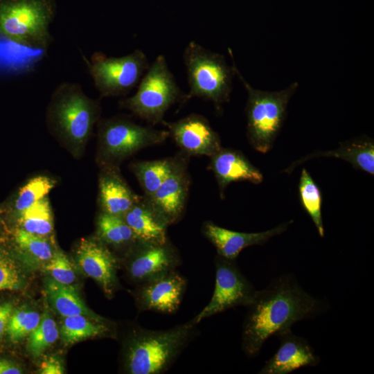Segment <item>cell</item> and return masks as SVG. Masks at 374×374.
<instances>
[{
	"mask_svg": "<svg viewBox=\"0 0 374 374\" xmlns=\"http://www.w3.org/2000/svg\"><path fill=\"white\" fill-rule=\"evenodd\" d=\"M21 368L14 362L0 358V374H21Z\"/></svg>",
	"mask_w": 374,
	"mask_h": 374,
	"instance_id": "d590c367",
	"label": "cell"
},
{
	"mask_svg": "<svg viewBox=\"0 0 374 374\" xmlns=\"http://www.w3.org/2000/svg\"><path fill=\"white\" fill-rule=\"evenodd\" d=\"M45 269L53 279L62 284L71 285L76 278L71 261L66 255L60 250L54 251Z\"/></svg>",
	"mask_w": 374,
	"mask_h": 374,
	"instance_id": "1f68e13d",
	"label": "cell"
},
{
	"mask_svg": "<svg viewBox=\"0 0 374 374\" xmlns=\"http://www.w3.org/2000/svg\"><path fill=\"white\" fill-rule=\"evenodd\" d=\"M299 195L301 204L311 218L320 237L324 236L321 207L322 194L308 171L303 168L299 183Z\"/></svg>",
	"mask_w": 374,
	"mask_h": 374,
	"instance_id": "d4e9b609",
	"label": "cell"
},
{
	"mask_svg": "<svg viewBox=\"0 0 374 374\" xmlns=\"http://www.w3.org/2000/svg\"><path fill=\"white\" fill-rule=\"evenodd\" d=\"M76 258L83 272L100 285L107 297H112L118 285V260L107 245L101 240L82 238L77 247Z\"/></svg>",
	"mask_w": 374,
	"mask_h": 374,
	"instance_id": "5bb4252c",
	"label": "cell"
},
{
	"mask_svg": "<svg viewBox=\"0 0 374 374\" xmlns=\"http://www.w3.org/2000/svg\"><path fill=\"white\" fill-rule=\"evenodd\" d=\"M189 179L186 166L176 161L172 172L154 193L148 198L153 208L169 226L176 222L184 211Z\"/></svg>",
	"mask_w": 374,
	"mask_h": 374,
	"instance_id": "e0dca14e",
	"label": "cell"
},
{
	"mask_svg": "<svg viewBox=\"0 0 374 374\" xmlns=\"http://www.w3.org/2000/svg\"><path fill=\"white\" fill-rule=\"evenodd\" d=\"M99 178L103 212L123 217L140 199L129 188L115 166H105Z\"/></svg>",
	"mask_w": 374,
	"mask_h": 374,
	"instance_id": "d6986e66",
	"label": "cell"
},
{
	"mask_svg": "<svg viewBox=\"0 0 374 374\" xmlns=\"http://www.w3.org/2000/svg\"><path fill=\"white\" fill-rule=\"evenodd\" d=\"M293 222L294 220H291L267 231L245 233L229 230L208 221L204 224L202 231L215 247L217 255L226 259L236 260L246 247L265 244L270 238L286 231Z\"/></svg>",
	"mask_w": 374,
	"mask_h": 374,
	"instance_id": "9a60e30c",
	"label": "cell"
},
{
	"mask_svg": "<svg viewBox=\"0 0 374 374\" xmlns=\"http://www.w3.org/2000/svg\"><path fill=\"white\" fill-rule=\"evenodd\" d=\"M280 344L274 355L258 372L260 374H287L306 366H316L320 357L308 340L290 330L278 336Z\"/></svg>",
	"mask_w": 374,
	"mask_h": 374,
	"instance_id": "2e32d148",
	"label": "cell"
},
{
	"mask_svg": "<svg viewBox=\"0 0 374 374\" xmlns=\"http://www.w3.org/2000/svg\"><path fill=\"white\" fill-rule=\"evenodd\" d=\"M176 159H163L139 161L132 165V171L139 180L146 197H150L172 172Z\"/></svg>",
	"mask_w": 374,
	"mask_h": 374,
	"instance_id": "cb8c5ba5",
	"label": "cell"
},
{
	"mask_svg": "<svg viewBox=\"0 0 374 374\" xmlns=\"http://www.w3.org/2000/svg\"><path fill=\"white\" fill-rule=\"evenodd\" d=\"M210 169L217 179L222 198L224 189L232 182L247 181L260 184L263 175L239 150L221 148L211 157Z\"/></svg>",
	"mask_w": 374,
	"mask_h": 374,
	"instance_id": "ac0fdd59",
	"label": "cell"
},
{
	"mask_svg": "<svg viewBox=\"0 0 374 374\" xmlns=\"http://www.w3.org/2000/svg\"><path fill=\"white\" fill-rule=\"evenodd\" d=\"M127 255V274L139 284L175 270L181 263L177 250L169 241L156 244L137 240Z\"/></svg>",
	"mask_w": 374,
	"mask_h": 374,
	"instance_id": "8fae6325",
	"label": "cell"
},
{
	"mask_svg": "<svg viewBox=\"0 0 374 374\" xmlns=\"http://www.w3.org/2000/svg\"><path fill=\"white\" fill-rule=\"evenodd\" d=\"M98 126L99 154L104 166H115L143 148L163 143L170 136L168 130L119 117L99 120Z\"/></svg>",
	"mask_w": 374,
	"mask_h": 374,
	"instance_id": "ba28073f",
	"label": "cell"
},
{
	"mask_svg": "<svg viewBox=\"0 0 374 374\" xmlns=\"http://www.w3.org/2000/svg\"><path fill=\"white\" fill-rule=\"evenodd\" d=\"M184 151L193 155L212 157L221 148L218 134L204 116L192 114L175 122L162 123Z\"/></svg>",
	"mask_w": 374,
	"mask_h": 374,
	"instance_id": "4fadbf2b",
	"label": "cell"
},
{
	"mask_svg": "<svg viewBox=\"0 0 374 374\" xmlns=\"http://www.w3.org/2000/svg\"><path fill=\"white\" fill-rule=\"evenodd\" d=\"M247 308L241 346L252 358L270 337L291 330L296 322L323 314L328 303L306 292L293 274H284L273 278L265 289L257 290Z\"/></svg>",
	"mask_w": 374,
	"mask_h": 374,
	"instance_id": "6da1fadb",
	"label": "cell"
},
{
	"mask_svg": "<svg viewBox=\"0 0 374 374\" xmlns=\"http://www.w3.org/2000/svg\"><path fill=\"white\" fill-rule=\"evenodd\" d=\"M85 62L101 97L127 94L139 84L150 66L145 53L140 49L121 57L96 52Z\"/></svg>",
	"mask_w": 374,
	"mask_h": 374,
	"instance_id": "9c48e42d",
	"label": "cell"
},
{
	"mask_svg": "<svg viewBox=\"0 0 374 374\" xmlns=\"http://www.w3.org/2000/svg\"><path fill=\"white\" fill-rule=\"evenodd\" d=\"M194 317L166 330L136 327L125 344L124 368L130 374H161L168 371L197 335Z\"/></svg>",
	"mask_w": 374,
	"mask_h": 374,
	"instance_id": "7a4b0ae2",
	"label": "cell"
},
{
	"mask_svg": "<svg viewBox=\"0 0 374 374\" xmlns=\"http://www.w3.org/2000/svg\"><path fill=\"white\" fill-rule=\"evenodd\" d=\"M55 185V181L47 176L39 175L31 178L19 191L15 202L18 213L47 197Z\"/></svg>",
	"mask_w": 374,
	"mask_h": 374,
	"instance_id": "f1b7e54d",
	"label": "cell"
},
{
	"mask_svg": "<svg viewBox=\"0 0 374 374\" xmlns=\"http://www.w3.org/2000/svg\"><path fill=\"white\" fill-rule=\"evenodd\" d=\"M42 374H62L64 373L63 364L55 355H51L42 362L39 368Z\"/></svg>",
	"mask_w": 374,
	"mask_h": 374,
	"instance_id": "836d02e7",
	"label": "cell"
},
{
	"mask_svg": "<svg viewBox=\"0 0 374 374\" xmlns=\"http://www.w3.org/2000/svg\"><path fill=\"white\" fill-rule=\"evenodd\" d=\"M13 312L12 304L10 302L0 303V341L6 333L7 327Z\"/></svg>",
	"mask_w": 374,
	"mask_h": 374,
	"instance_id": "e575fe53",
	"label": "cell"
},
{
	"mask_svg": "<svg viewBox=\"0 0 374 374\" xmlns=\"http://www.w3.org/2000/svg\"><path fill=\"white\" fill-rule=\"evenodd\" d=\"M21 229L33 234L46 237L53 229V217L47 197L19 212Z\"/></svg>",
	"mask_w": 374,
	"mask_h": 374,
	"instance_id": "4316f807",
	"label": "cell"
},
{
	"mask_svg": "<svg viewBox=\"0 0 374 374\" xmlns=\"http://www.w3.org/2000/svg\"><path fill=\"white\" fill-rule=\"evenodd\" d=\"M228 51L235 75L247 93V134L249 143L256 151L267 153L272 148L283 126L287 105L299 84L293 82L283 89L274 91L255 89L238 70L231 49Z\"/></svg>",
	"mask_w": 374,
	"mask_h": 374,
	"instance_id": "277c9868",
	"label": "cell"
},
{
	"mask_svg": "<svg viewBox=\"0 0 374 374\" xmlns=\"http://www.w3.org/2000/svg\"><path fill=\"white\" fill-rule=\"evenodd\" d=\"M320 157L341 159L350 163L355 169L374 175V142L368 137H360L341 142L339 147L333 150L308 154L294 161L283 172L290 173L303 162Z\"/></svg>",
	"mask_w": 374,
	"mask_h": 374,
	"instance_id": "44dd1931",
	"label": "cell"
},
{
	"mask_svg": "<svg viewBox=\"0 0 374 374\" xmlns=\"http://www.w3.org/2000/svg\"><path fill=\"white\" fill-rule=\"evenodd\" d=\"M22 278L16 262L0 253V291L16 290L21 287Z\"/></svg>",
	"mask_w": 374,
	"mask_h": 374,
	"instance_id": "d6a6232c",
	"label": "cell"
},
{
	"mask_svg": "<svg viewBox=\"0 0 374 374\" xmlns=\"http://www.w3.org/2000/svg\"><path fill=\"white\" fill-rule=\"evenodd\" d=\"M110 332L106 321H98L82 314L65 317L60 330L62 340L73 344Z\"/></svg>",
	"mask_w": 374,
	"mask_h": 374,
	"instance_id": "603a6c76",
	"label": "cell"
},
{
	"mask_svg": "<svg viewBox=\"0 0 374 374\" xmlns=\"http://www.w3.org/2000/svg\"><path fill=\"white\" fill-rule=\"evenodd\" d=\"M100 104L83 91L80 84L63 82L53 91L46 121L51 131L75 154L83 150L99 121Z\"/></svg>",
	"mask_w": 374,
	"mask_h": 374,
	"instance_id": "3957f363",
	"label": "cell"
},
{
	"mask_svg": "<svg viewBox=\"0 0 374 374\" xmlns=\"http://www.w3.org/2000/svg\"><path fill=\"white\" fill-rule=\"evenodd\" d=\"M137 240L163 244L167 238L168 224L146 197L141 198L123 216Z\"/></svg>",
	"mask_w": 374,
	"mask_h": 374,
	"instance_id": "ffe728a7",
	"label": "cell"
},
{
	"mask_svg": "<svg viewBox=\"0 0 374 374\" xmlns=\"http://www.w3.org/2000/svg\"><path fill=\"white\" fill-rule=\"evenodd\" d=\"M187 99L163 55L156 57L141 79L136 92L121 101L125 108L152 125L163 123L167 110Z\"/></svg>",
	"mask_w": 374,
	"mask_h": 374,
	"instance_id": "52a82bcc",
	"label": "cell"
},
{
	"mask_svg": "<svg viewBox=\"0 0 374 374\" xmlns=\"http://www.w3.org/2000/svg\"><path fill=\"white\" fill-rule=\"evenodd\" d=\"M55 11L54 0H3L0 33L28 48L47 49L53 40L49 28Z\"/></svg>",
	"mask_w": 374,
	"mask_h": 374,
	"instance_id": "8992f818",
	"label": "cell"
},
{
	"mask_svg": "<svg viewBox=\"0 0 374 374\" xmlns=\"http://www.w3.org/2000/svg\"><path fill=\"white\" fill-rule=\"evenodd\" d=\"M98 233L105 244L130 247L137 239L123 217L102 212L97 220Z\"/></svg>",
	"mask_w": 374,
	"mask_h": 374,
	"instance_id": "484cf974",
	"label": "cell"
},
{
	"mask_svg": "<svg viewBox=\"0 0 374 374\" xmlns=\"http://www.w3.org/2000/svg\"><path fill=\"white\" fill-rule=\"evenodd\" d=\"M60 331L55 320L46 312L36 328L29 335L28 350L34 357L41 356L58 339Z\"/></svg>",
	"mask_w": 374,
	"mask_h": 374,
	"instance_id": "83f0119b",
	"label": "cell"
},
{
	"mask_svg": "<svg viewBox=\"0 0 374 374\" xmlns=\"http://www.w3.org/2000/svg\"><path fill=\"white\" fill-rule=\"evenodd\" d=\"M15 239L21 250L37 261L48 262L53 255L54 251L45 237L20 228L16 231Z\"/></svg>",
	"mask_w": 374,
	"mask_h": 374,
	"instance_id": "4dcf8cb0",
	"label": "cell"
},
{
	"mask_svg": "<svg viewBox=\"0 0 374 374\" xmlns=\"http://www.w3.org/2000/svg\"><path fill=\"white\" fill-rule=\"evenodd\" d=\"M46 292L54 309L64 317L82 314L98 321H106L85 305L71 285L62 284L53 278H48Z\"/></svg>",
	"mask_w": 374,
	"mask_h": 374,
	"instance_id": "7402d4cb",
	"label": "cell"
},
{
	"mask_svg": "<svg viewBox=\"0 0 374 374\" xmlns=\"http://www.w3.org/2000/svg\"><path fill=\"white\" fill-rule=\"evenodd\" d=\"M183 60L189 87L186 98L197 97L209 100L220 111L230 99L235 76L233 65L228 64L223 55L195 41L185 47Z\"/></svg>",
	"mask_w": 374,
	"mask_h": 374,
	"instance_id": "5b68a950",
	"label": "cell"
},
{
	"mask_svg": "<svg viewBox=\"0 0 374 374\" xmlns=\"http://www.w3.org/2000/svg\"><path fill=\"white\" fill-rule=\"evenodd\" d=\"M215 287L208 303L194 319L199 323L203 319L237 306H248L257 290L245 277L235 260L216 255Z\"/></svg>",
	"mask_w": 374,
	"mask_h": 374,
	"instance_id": "30bf717a",
	"label": "cell"
},
{
	"mask_svg": "<svg viewBox=\"0 0 374 374\" xmlns=\"http://www.w3.org/2000/svg\"><path fill=\"white\" fill-rule=\"evenodd\" d=\"M186 288V279L175 269L139 283L134 297L141 311L172 314L179 309Z\"/></svg>",
	"mask_w": 374,
	"mask_h": 374,
	"instance_id": "7c38bea8",
	"label": "cell"
},
{
	"mask_svg": "<svg viewBox=\"0 0 374 374\" xmlns=\"http://www.w3.org/2000/svg\"><path fill=\"white\" fill-rule=\"evenodd\" d=\"M41 319L40 314L34 310L22 307L13 310L6 333L13 343L22 340L36 328Z\"/></svg>",
	"mask_w": 374,
	"mask_h": 374,
	"instance_id": "f546056e",
	"label": "cell"
}]
</instances>
